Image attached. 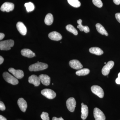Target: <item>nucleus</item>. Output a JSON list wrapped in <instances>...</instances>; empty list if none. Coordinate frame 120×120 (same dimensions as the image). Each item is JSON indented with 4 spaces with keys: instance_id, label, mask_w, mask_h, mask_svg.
<instances>
[{
    "instance_id": "obj_3",
    "label": "nucleus",
    "mask_w": 120,
    "mask_h": 120,
    "mask_svg": "<svg viewBox=\"0 0 120 120\" xmlns=\"http://www.w3.org/2000/svg\"><path fill=\"white\" fill-rule=\"evenodd\" d=\"M4 79L6 82L12 85H16L19 83V81L17 78L14 77L7 72H5L3 74Z\"/></svg>"
},
{
    "instance_id": "obj_14",
    "label": "nucleus",
    "mask_w": 120,
    "mask_h": 120,
    "mask_svg": "<svg viewBox=\"0 0 120 120\" xmlns=\"http://www.w3.org/2000/svg\"><path fill=\"white\" fill-rule=\"evenodd\" d=\"M17 104L21 111L23 112H26L27 107V103L23 98H20L17 101Z\"/></svg>"
},
{
    "instance_id": "obj_37",
    "label": "nucleus",
    "mask_w": 120,
    "mask_h": 120,
    "mask_svg": "<svg viewBox=\"0 0 120 120\" xmlns=\"http://www.w3.org/2000/svg\"><path fill=\"white\" fill-rule=\"evenodd\" d=\"M105 64H106V62H105Z\"/></svg>"
},
{
    "instance_id": "obj_23",
    "label": "nucleus",
    "mask_w": 120,
    "mask_h": 120,
    "mask_svg": "<svg viewBox=\"0 0 120 120\" xmlns=\"http://www.w3.org/2000/svg\"><path fill=\"white\" fill-rule=\"evenodd\" d=\"M90 72V70L88 68L81 69L76 72V74L78 76H84L88 75Z\"/></svg>"
},
{
    "instance_id": "obj_15",
    "label": "nucleus",
    "mask_w": 120,
    "mask_h": 120,
    "mask_svg": "<svg viewBox=\"0 0 120 120\" xmlns=\"http://www.w3.org/2000/svg\"><path fill=\"white\" fill-rule=\"evenodd\" d=\"M16 27L19 33L22 35H26L27 33V29L26 26L22 22H19L16 24Z\"/></svg>"
},
{
    "instance_id": "obj_31",
    "label": "nucleus",
    "mask_w": 120,
    "mask_h": 120,
    "mask_svg": "<svg viewBox=\"0 0 120 120\" xmlns=\"http://www.w3.org/2000/svg\"><path fill=\"white\" fill-rule=\"evenodd\" d=\"M52 120H64L63 118H62L61 117L60 118H57L56 117H53Z\"/></svg>"
},
{
    "instance_id": "obj_17",
    "label": "nucleus",
    "mask_w": 120,
    "mask_h": 120,
    "mask_svg": "<svg viewBox=\"0 0 120 120\" xmlns=\"http://www.w3.org/2000/svg\"><path fill=\"white\" fill-rule=\"evenodd\" d=\"M81 108V118L82 120H85L87 117L88 114V107L86 105H84L83 103H82Z\"/></svg>"
},
{
    "instance_id": "obj_35",
    "label": "nucleus",
    "mask_w": 120,
    "mask_h": 120,
    "mask_svg": "<svg viewBox=\"0 0 120 120\" xmlns=\"http://www.w3.org/2000/svg\"><path fill=\"white\" fill-rule=\"evenodd\" d=\"M4 59L2 56H0V64H1L4 62Z\"/></svg>"
},
{
    "instance_id": "obj_18",
    "label": "nucleus",
    "mask_w": 120,
    "mask_h": 120,
    "mask_svg": "<svg viewBox=\"0 0 120 120\" xmlns=\"http://www.w3.org/2000/svg\"><path fill=\"white\" fill-rule=\"evenodd\" d=\"M21 54L24 56L28 58H32L35 56V54L28 49H24L21 51Z\"/></svg>"
},
{
    "instance_id": "obj_12",
    "label": "nucleus",
    "mask_w": 120,
    "mask_h": 120,
    "mask_svg": "<svg viewBox=\"0 0 120 120\" xmlns=\"http://www.w3.org/2000/svg\"><path fill=\"white\" fill-rule=\"evenodd\" d=\"M28 82L32 84L35 86H38L40 85L41 81L39 77L35 75H32L28 78Z\"/></svg>"
},
{
    "instance_id": "obj_27",
    "label": "nucleus",
    "mask_w": 120,
    "mask_h": 120,
    "mask_svg": "<svg viewBox=\"0 0 120 120\" xmlns=\"http://www.w3.org/2000/svg\"><path fill=\"white\" fill-rule=\"evenodd\" d=\"M93 4L98 8H101L103 6V3L101 0H92Z\"/></svg>"
},
{
    "instance_id": "obj_6",
    "label": "nucleus",
    "mask_w": 120,
    "mask_h": 120,
    "mask_svg": "<svg viewBox=\"0 0 120 120\" xmlns=\"http://www.w3.org/2000/svg\"><path fill=\"white\" fill-rule=\"evenodd\" d=\"M94 115L95 120H105L106 117L103 112L98 108H94Z\"/></svg>"
},
{
    "instance_id": "obj_8",
    "label": "nucleus",
    "mask_w": 120,
    "mask_h": 120,
    "mask_svg": "<svg viewBox=\"0 0 120 120\" xmlns=\"http://www.w3.org/2000/svg\"><path fill=\"white\" fill-rule=\"evenodd\" d=\"M114 62L112 61H109L103 67L102 69V73L104 75H107L109 73L110 69L113 67L114 65Z\"/></svg>"
},
{
    "instance_id": "obj_4",
    "label": "nucleus",
    "mask_w": 120,
    "mask_h": 120,
    "mask_svg": "<svg viewBox=\"0 0 120 120\" xmlns=\"http://www.w3.org/2000/svg\"><path fill=\"white\" fill-rule=\"evenodd\" d=\"M91 91L95 94L101 98H102L104 97V92L103 89L98 86L94 85L91 86Z\"/></svg>"
},
{
    "instance_id": "obj_11",
    "label": "nucleus",
    "mask_w": 120,
    "mask_h": 120,
    "mask_svg": "<svg viewBox=\"0 0 120 120\" xmlns=\"http://www.w3.org/2000/svg\"><path fill=\"white\" fill-rule=\"evenodd\" d=\"M69 65L71 68L76 70L81 69L83 68L82 65L81 63L77 60H71L69 61Z\"/></svg>"
},
{
    "instance_id": "obj_29",
    "label": "nucleus",
    "mask_w": 120,
    "mask_h": 120,
    "mask_svg": "<svg viewBox=\"0 0 120 120\" xmlns=\"http://www.w3.org/2000/svg\"><path fill=\"white\" fill-rule=\"evenodd\" d=\"M5 109L6 108H5L4 103L1 101H0V110L2 111H4Z\"/></svg>"
},
{
    "instance_id": "obj_21",
    "label": "nucleus",
    "mask_w": 120,
    "mask_h": 120,
    "mask_svg": "<svg viewBox=\"0 0 120 120\" xmlns=\"http://www.w3.org/2000/svg\"><path fill=\"white\" fill-rule=\"evenodd\" d=\"M96 27L97 30L99 33L102 35H105L106 36H108V34L105 30L104 27L101 24L98 23L96 24Z\"/></svg>"
},
{
    "instance_id": "obj_9",
    "label": "nucleus",
    "mask_w": 120,
    "mask_h": 120,
    "mask_svg": "<svg viewBox=\"0 0 120 120\" xmlns=\"http://www.w3.org/2000/svg\"><path fill=\"white\" fill-rule=\"evenodd\" d=\"M15 8V5L13 3L9 2H5L1 5V11H2L9 12L13 11Z\"/></svg>"
},
{
    "instance_id": "obj_24",
    "label": "nucleus",
    "mask_w": 120,
    "mask_h": 120,
    "mask_svg": "<svg viewBox=\"0 0 120 120\" xmlns=\"http://www.w3.org/2000/svg\"><path fill=\"white\" fill-rule=\"evenodd\" d=\"M69 4L75 8H79L81 5V3L79 0H68Z\"/></svg>"
},
{
    "instance_id": "obj_5",
    "label": "nucleus",
    "mask_w": 120,
    "mask_h": 120,
    "mask_svg": "<svg viewBox=\"0 0 120 120\" xmlns=\"http://www.w3.org/2000/svg\"><path fill=\"white\" fill-rule=\"evenodd\" d=\"M41 94L43 96L49 99H53L56 96V92L51 89H43L41 91Z\"/></svg>"
},
{
    "instance_id": "obj_25",
    "label": "nucleus",
    "mask_w": 120,
    "mask_h": 120,
    "mask_svg": "<svg viewBox=\"0 0 120 120\" xmlns=\"http://www.w3.org/2000/svg\"><path fill=\"white\" fill-rule=\"evenodd\" d=\"M66 28L67 30L69 32H71L75 35H76L78 34V31L71 24H68L66 26Z\"/></svg>"
},
{
    "instance_id": "obj_22",
    "label": "nucleus",
    "mask_w": 120,
    "mask_h": 120,
    "mask_svg": "<svg viewBox=\"0 0 120 120\" xmlns=\"http://www.w3.org/2000/svg\"><path fill=\"white\" fill-rule=\"evenodd\" d=\"M53 21V15L50 13L47 14L45 17V23L48 26H50L52 24Z\"/></svg>"
},
{
    "instance_id": "obj_13",
    "label": "nucleus",
    "mask_w": 120,
    "mask_h": 120,
    "mask_svg": "<svg viewBox=\"0 0 120 120\" xmlns=\"http://www.w3.org/2000/svg\"><path fill=\"white\" fill-rule=\"evenodd\" d=\"M39 78L41 82L43 85L46 86H49L50 84V78L48 75L42 74L39 76Z\"/></svg>"
},
{
    "instance_id": "obj_32",
    "label": "nucleus",
    "mask_w": 120,
    "mask_h": 120,
    "mask_svg": "<svg viewBox=\"0 0 120 120\" xmlns=\"http://www.w3.org/2000/svg\"><path fill=\"white\" fill-rule=\"evenodd\" d=\"M114 3L116 5L120 4V0H113Z\"/></svg>"
},
{
    "instance_id": "obj_26",
    "label": "nucleus",
    "mask_w": 120,
    "mask_h": 120,
    "mask_svg": "<svg viewBox=\"0 0 120 120\" xmlns=\"http://www.w3.org/2000/svg\"><path fill=\"white\" fill-rule=\"evenodd\" d=\"M25 6L26 9L28 12L31 11L34 9V6L31 2H30L25 4Z\"/></svg>"
},
{
    "instance_id": "obj_28",
    "label": "nucleus",
    "mask_w": 120,
    "mask_h": 120,
    "mask_svg": "<svg viewBox=\"0 0 120 120\" xmlns=\"http://www.w3.org/2000/svg\"><path fill=\"white\" fill-rule=\"evenodd\" d=\"M41 118L42 120H49V114L46 112H42V113L41 115Z\"/></svg>"
},
{
    "instance_id": "obj_1",
    "label": "nucleus",
    "mask_w": 120,
    "mask_h": 120,
    "mask_svg": "<svg viewBox=\"0 0 120 120\" xmlns=\"http://www.w3.org/2000/svg\"><path fill=\"white\" fill-rule=\"evenodd\" d=\"M48 65L45 63L38 62L30 65L29 67V70L31 71H42L47 68Z\"/></svg>"
},
{
    "instance_id": "obj_16",
    "label": "nucleus",
    "mask_w": 120,
    "mask_h": 120,
    "mask_svg": "<svg viewBox=\"0 0 120 120\" xmlns=\"http://www.w3.org/2000/svg\"><path fill=\"white\" fill-rule=\"evenodd\" d=\"M49 38L51 40L55 41H59L62 38V36L60 33L56 31H53L49 34Z\"/></svg>"
},
{
    "instance_id": "obj_34",
    "label": "nucleus",
    "mask_w": 120,
    "mask_h": 120,
    "mask_svg": "<svg viewBox=\"0 0 120 120\" xmlns=\"http://www.w3.org/2000/svg\"><path fill=\"white\" fill-rule=\"evenodd\" d=\"M116 82L117 84H120V77H118L116 79Z\"/></svg>"
},
{
    "instance_id": "obj_20",
    "label": "nucleus",
    "mask_w": 120,
    "mask_h": 120,
    "mask_svg": "<svg viewBox=\"0 0 120 120\" xmlns=\"http://www.w3.org/2000/svg\"><path fill=\"white\" fill-rule=\"evenodd\" d=\"M89 52L91 53L98 56H100L103 53V50L98 47H91L89 49Z\"/></svg>"
},
{
    "instance_id": "obj_30",
    "label": "nucleus",
    "mask_w": 120,
    "mask_h": 120,
    "mask_svg": "<svg viewBox=\"0 0 120 120\" xmlns=\"http://www.w3.org/2000/svg\"><path fill=\"white\" fill-rule=\"evenodd\" d=\"M115 17L117 20L120 23V13H116L115 15Z\"/></svg>"
},
{
    "instance_id": "obj_10",
    "label": "nucleus",
    "mask_w": 120,
    "mask_h": 120,
    "mask_svg": "<svg viewBox=\"0 0 120 120\" xmlns=\"http://www.w3.org/2000/svg\"><path fill=\"white\" fill-rule=\"evenodd\" d=\"M8 71L17 79H22L24 76L23 71L21 70H16L13 68H10L9 69Z\"/></svg>"
},
{
    "instance_id": "obj_2",
    "label": "nucleus",
    "mask_w": 120,
    "mask_h": 120,
    "mask_svg": "<svg viewBox=\"0 0 120 120\" xmlns=\"http://www.w3.org/2000/svg\"><path fill=\"white\" fill-rule=\"evenodd\" d=\"M14 45V41L12 39L1 41L0 42V49L1 50H9Z\"/></svg>"
},
{
    "instance_id": "obj_7",
    "label": "nucleus",
    "mask_w": 120,
    "mask_h": 120,
    "mask_svg": "<svg viewBox=\"0 0 120 120\" xmlns=\"http://www.w3.org/2000/svg\"><path fill=\"white\" fill-rule=\"evenodd\" d=\"M66 105L68 109L70 112H73L75 111L76 105V101L74 98H70L67 100Z\"/></svg>"
},
{
    "instance_id": "obj_33",
    "label": "nucleus",
    "mask_w": 120,
    "mask_h": 120,
    "mask_svg": "<svg viewBox=\"0 0 120 120\" xmlns=\"http://www.w3.org/2000/svg\"><path fill=\"white\" fill-rule=\"evenodd\" d=\"M5 36L4 34L3 33H0V40H2L4 38Z\"/></svg>"
},
{
    "instance_id": "obj_19",
    "label": "nucleus",
    "mask_w": 120,
    "mask_h": 120,
    "mask_svg": "<svg viewBox=\"0 0 120 120\" xmlns=\"http://www.w3.org/2000/svg\"><path fill=\"white\" fill-rule=\"evenodd\" d=\"M82 20L81 19L78 20L77 21V23L79 24L77 28L79 29L81 31H84L85 33H87L90 32V29L87 26H83L82 24Z\"/></svg>"
},
{
    "instance_id": "obj_36",
    "label": "nucleus",
    "mask_w": 120,
    "mask_h": 120,
    "mask_svg": "<svg viewBox=\"0 0 120 120\" xmlns=\"http://www.w3.org/2000/svg\"><path fill=\"white\" fill-rule=\"evenodd\" d=\"M0 120H7L5 117L3 116L0 115Z\"/></svg>"
}]
</instances>
